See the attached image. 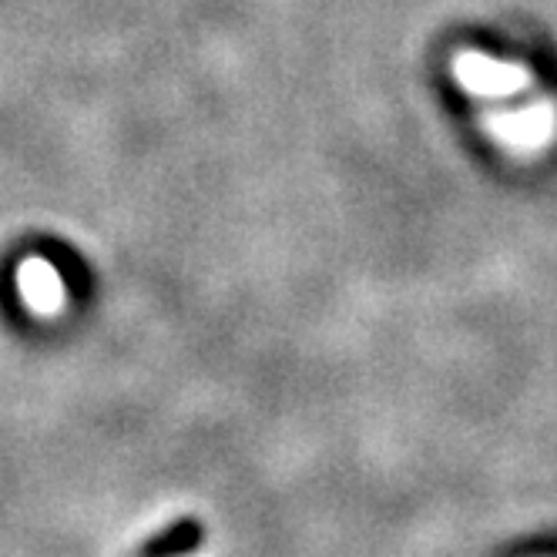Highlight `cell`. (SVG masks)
Instances as JSON below:
<instances>
[{
  "label": "cell",
  "mask_w": 557,
  "mask_h": 557,
  "mask_svg": "<svg viewBox=\"0 0 557 557\" xmlns=\"http://www.w3.org/2000/svg\"><path fill=\"white\" fill-rule=\"evenodd\" d=\"M206 544V528L195 517H182L172 528L158 531L138 547V557H185Z\"/></svg>",
  "instance_id": "6da1fadb"
},
{
  "label": "cell",
  "mask_w": 557,
  "mask_h": 557,
  "mask_svg": "<svg viewBox=\"0 0 557 557\" xmlns=\"http://www.w3.org/2000/svg\"><path fill=\"white\" fill-rule=\"evenodd\" d=\"M460 77L470 85V88H487V91H500V88H510L517 85V74L507 71V67H497L491 61H481V58H463L457 64Z\"/></svg>",
  "instance_id": "7a4b0ae2"
}]
</instances>
